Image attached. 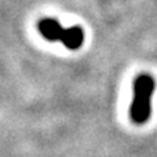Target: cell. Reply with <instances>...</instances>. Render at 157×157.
Returning <instances> with one entry per match:
<instances>
[{"label": "cell", "instance_id": "obj_1", "mask_svg": "<svg viewBox=\"0 0 157 157\" xmlns=\"http://www.w3.org/2000/svg\"><path fill=\"white\" fill-rule=\"evenodd\" d=\"M155 87V78L150 75H141L134 81V99L130 109V116L136 124H145L149 120Z\"/></svg>", "mask_w": 157, "mask_h": 157}, {"label": "cell", "instance_id": "obj_2", "mask_svg": "<svg viewBox=\"0 0 157 157\" xmlns=\"http://www.w3.org/2000/svg\"><path fill=\"white\" fill-rule=\"evenodd\" d=\"M37 30L46 40L59 41L69 50L80 48L84 43V32L80 26L63 28L59 22L52 18H44L39 21Z\"/></svg>", "mask_w": 157, "mask_h": 157}]
</instances>
